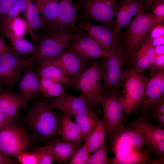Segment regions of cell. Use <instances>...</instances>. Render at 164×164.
Returning <instances> with one entry per match:
<instances>
[{
    "mask_svg": "<svg viewBox=\"0 0 164 164\" xmlns=\"http://www.w3.org/2000/svg\"><path fill=\"white\" fill-rule=\"evenodd\" d=\"M145 119L136 126L123 125L108 140L112 164H149L152 157L142 139Z\"/></svg>",
    "mask_w": 164,
    "mask_h": 164,
    "instance_id": "cell-1",
    "label": "cell"
},
{
    "mask_svg": "<svg viewBox=\"0 0 164 164\" xmlns=\"http://www.w3.org/2000/svg\"><path fill=\"white\" fill-rule=\"evenodd\" d=\"M53 109L50 99L40 100L32 104L24 116L23 122L35 138L48 140L57 133L60 119Z\"/></svg>",
    "mask_w": 164,
    "mask_h": 164,
    "instance_id": "cell-2",
    "label": "cell"
},
{
    "mask_svg": "<svg viewBox=\"0 0 164 164\" xmlns=\"http://www.w3.org/2000/svg\"><path fill=\"white\" fill-rule=\"evenodd\" d=\"M76 30H44L36 35L37 46L32 55L26 58V61L35 65L45 60L56 58L68 48Z\"/></svg>",
    "mask_w": 164,
    "mask_h": 164,
    "instance_id": "cell-3",
    "label": "cell"
},
{
    "mask_svg": "<svg viewBox=\"0 0 164 164\" xmlns=\"http://www.w3.org/2000/svg\"><path fill=\"white\" fill-rule=\"evenodd\" d=\"M99 59H94L88 62L87 69L73 80V86L81 93L79 96L94 110L99 103L104 90L101 83L103 67Z\"/></svg>",
    "mask_w": 164,
    "mask_h": 164,
    "instance_id": "cell-4",
    "label": "cell"
},
{
    "mask_svg": "<svg viewBox=\"0 0 164 164\" xmlns=\"http://www.w3.org/2000/svg\"><path fill=\"white\" fill-rule=\"evenodd\" d=\"M163 22L149 12H145L136 15L125 27L124 34L121 36L125 52L133 57L152 29Z\"/></svg>",
    "mask_w": 164,
    "mask_h": 164,
    "instance_id": "cell-5",
    "label": "cell"
},
{
    "mask_svg": "<svg viewBox=\"0 0 164 164\" xmlns=\"http://www.w3.org/2000/svg\"><path fill=\"white\" fill-rule=\"evenodd\" d=\"M35 137L14 121L0 129V150L5 155L16 158L28 151Z\"/></svg>",
    "mask_w": 164,
    "mask_h": 164,
    "instance_id": "cell-6",
    "label": "cell"
},
{
    "mask_svg": "<svg viewBox=\"0 0 164 164\" xmlns=\"http://www.w3.org/2000/svg\"><path fill=\"white\" fill-rule=\"evenodd\" d=\"M103 112L102 118L106 128L108 140L111 138L122 125L123 113L125 103L119 91H104L99 101Z\"/></svg>",
    "mask_w": 164,
    "mask_h": 164,
    "instance_id": "cell-7",
    "label": "cell"
},
{
    "mask_svg": "<svg viewBox=\"0 0 164 164\" xmlns=\"http://www.w3.org/2000/svg\"><path fill=\"white\" fill-rule=\"evenodd\" d=\"M77 26L78 29L85 31L96 41L106 53L122 56L124 54L121 37L116 34L112 28L94 24L83 18L77 24Z\"/></svg>",
    "mask_w": 164,
    "mask_h": 164,
    "instance_id": "cell-8",
    "label": "cell"
},
{
    "mask_svg": "<svg viewBox=\"0 0 164 164\" xmlns=\"http://www.w3.org/2000/svg\"><path fill=\"white\" fill-rule=\"evenodd\" d=\"M120 0H79L75 4L82 17L112 28L114 11Z\"/></svg>",
    "mask_w": 164,
    "mask_h": 164,
    "instance_id": "cell-9",
    "label": "cell"
},
{
    "mask_svg": "<svg viewBox=\"0 0 164 164\" xmlns=\"http://www.w3.org/2000/svg\"><path fill=\"white\" fill-rule=\"evenodd\" d=\"M164 98V70L150 77L147 81L142 99L136 109L132 125L137 126L145 118L150 110Z\"/></svg>",
    "mask_w": 164,
    "mask_h": 164,
    "instance_id": "cell-10",
    "label": "cell"
},
{
    "mask_svg": "<svg viewBox=\"0 0 164 164\" xmlns=\"http://www.w3.org/2000/svg\"><path fill=\"white\" fill-rule=\"evenodd\" d=\"M148 79L132 67L126 70L123 84L122 96L125 103L123 115L128 116L134 111L140 103L145 89Z\"/></svg>",
    "mask_w": 164,
    "mask_h": 164,
    "instance_id": "cell-11",
    "label": "cell"
},
{
    "mask_svg": "<svg viewBox=\"0 0 164 164\" xmlns=\"http://www.w3.org/2000/svg\"><path fill=\"white\" fill-rule=\"evenodd\" d=\"M103 67L102 80L103 91L113 90L119 91L123 84L126 70L123 67L125 62H129L123 56L112 55L101 57Z\"/></svg>",
    "mask_w": 164,
    "mask_h": 164,
    "instance_id": "cell-12",
    "label": "cell"
},
{
    "mask_svg": "<svg viewBox=\"0 0 164 164\" xmlns=\"http://www.w3.org/2000/svg\"><path fill=\"white\" fill-rule=\"evenodd\" d=\"M26 58L14 50L0 57V82L13 88L25 70Z\"/></svg>",
    "mask_w": 164,
    "mask_h": 164,
    "instance_id": "cell-13",
    "label": "cell"
},
{
    "mask_svg": "<svg viewBox=\"0 0 164 164\" xmlns=\"http://www.w3.org/2000/svg\"><path fill=\"white\" fill-rule=\"evenodd\" d=\"M69 46L87 64L92 60L112 55L104 52L85 31L78 29L74 32Z\"/></svg>",
    "mask_w": 164,
    "mask_h": 164,
    "instance_id": "cell-14",
    "label": "cell"
},
{
    "mask_svg": "<svg viewBox=\"0 0 164 164\" xmlns=\"http://www.w3.org/2000/svg\"><path fill=\"white\" fill-rule=\"evenodd\" d=\"M145 9L140 0H122L114 11L112 29L116 34L121 37L122 29L130 23L137 15L145 12Z\"/></svg>",
    "mask_w": 164,
    "mask_h": 164,
    "instance_id": "cell-15",
    "label": "cell"
},
{
    "mask_svg": "<svg viewBox=\"0 0 164 164\" xmlns=\"http://www.w3.org/2000/svg\"><path fill=\"white\" fill-rule=\"evenodd\" d=\"M50 102L52 109H59L63 114L70 117L84 113L95 114L94 110L80 96L76 97L66 94L60 97H52Z\"/></svg>",
    "mask_w": 164,
    "mask_h": 164,
    "instance_id": "cell-16",
    "label": "cell"
},
{
    "mask_svg": "<svg viewBox=\"0 0 164 164\" xmlns=\"http://www.w3.org/2000/svg\"><path fill=\"white\" fill-rule=\"evenodd\" d=\"M44 60L62 69L72 81L82 73L87 66L69 46L56 58Z\"/></svg>",
    "mask_w": 164,
    "mask_h": 164,
    "instance_id": "cell-17",
    "label": "cell"
},
{
    "mask_svg": "<svg viewBox=\"0 0 164 164\" xmlns=\"http://www.w3.org/2000/svg\"><path fill=\"white\" fill-rule=\"evenodd\" d=\"M164 128L150 123L145 119L142 136L143 144L153 158L164 157Z\"/></svg>",
    "mask_w": 164,
    "mask_h": 164,
    "instance_id": "cell-18",
    "label": "cell"
},
{
    "mask_svg": "<svg viewBox=\"0 0 164 164\" xmlns=\"http://www.w3.org/2000/svg\"><path fill=\"white\" fill-rule=\"evenodd\" d=\"M77 11L72 0H59L56 18L46 30L77 29Z\"/></svg>",
    "mask_w": 164,
    "mask_h": 164,
    "instance_id": "cell-19",
    "label": "cell"
},
{
    "mask_svg": "<svg viewBox=\"0 0 164 164\" xmlns=\"http://www.w3.org/2000/svg\"><path fill=\"white\" fill-rule=\"evenodd\" d=\"M34 65L26 60L25 70L19 84L18 93L23 98L24 108L27 107L31 99L41 93L39 78L34 70Z\"/></svg>",
    "mask_w": 164,
    "mask_h": 164,
    "instance_id": "cell-20",
    "label": "cell"
},
{
    "mask_svg": "<svg viewBox=\"0 0 164 164\" xmlns=\"http://www.w3.org/2000/svg\"><path fill=\"white\" fill-rule=\"evenodd\" d=\"M24 108L22 96L10 90L0 91V112L13 121L18 119L21 108Z\"/></svg>",
    "mask_w": 164,
    "mask_h": 164,
    "instance_id": "cell-21",
    "label": "cell"
},
{
    "mask_svg": "<svg viewBox=\"0 0 164 164\" xmlns=\"http://www.w3.org/2000/svg\"><path fill=\"white\" fill-rule=\"evenodd\" d=\"M36 64L38 66L36 73L39 79H48L68 87L73 86L72 80L60 68L44 60Z\"/></svg>",
    "mask_w": 164,
    "mask_h": 164,
    "instance_id": "cell-22",
    "label": "cell"
},
{
    "mask_svg": "<svg viewBox=\"0 0 164 164\" xmlns=\"http://www.w3.org/2000/svg\"><path fill=\"white\" fill-rule=\"evenodd\" d=\"M57 133L63 141L80 145L84 139L81 130L76 122L69 116L63 114L59 123Z\"/></svg>",
    "mask_w": 164,
    "mask_h": 164,
    "instance_id": "cell-23",
    "label": "cell"
},
{
    "mask_svg": "<svg viewBox=\"0 0 164 164\" xmlns=\"http://www.w3.org/2000/svg\"><path fill=\"white\" fill-rule=\"evenodd\" d=\"M156 56L154 47L143 41L132 57V67L138 72L144 74L154 62Z\"/></svg>",
    "mask_w": 164,
    "mask_h": 164,
    "instance_id": "cell-24",
    "label": "cell"
},
{
    "mask_svg": "<svg viewBox=\"0 0 164 164\" xmlns=\"http://www.w3.org/2000/svg\"><path fill=\"white\" fill-rule=\"evenodd\" d=\"M26 5L23 12L24 21L26 23L28 33L33 41L35 42V31L47 29L48 27L39 15L35 4L31 0H26Z\"/></svg>",
    "mask_w": 164,
    "mask_h": 164,
    "instance_id": "cell-25",
    "label": "cell"
},
{
    "mask_svg": "<svg viewBox=\"0 0 164 164\" xmlns=\"http://www.w3.org/2000/svg\"><path fill=\"white\" fill-rule=\"evenodd\" d=\"M0 34L11 43L13 50L17 53L22 55L32 53L36 46L22 36L16 34L11 29L0 27Z\"/></svg>",
    "mask_w": 164,
    "mask_h": 164,
    "instance_id": "cell-26",
    "label": "cell"
},
{
    "mask_svg": "<svg viewBox=\"0 0 164 164\" xmlns=\"http://www.w3.org/2000/svg\"><path fill=\"white\" fill-rule=\"evenodd\" d=\"M80 145L58 140L53 142L52 150L55 161L60 163H67Z\"/></svg>",
    "mask_w": 164,
    "mask_h": 164,
    "instance_id": "cell-27",
    "label": "cell"
},
{
    "mask_svg": "<svg viewBox=\"0 0 164 164\" xmlns=\"http://www.w3.org/2000/svg\"><path fill=\"white\" fill-rule=\"evenodd\" d=\"M106 136V126L102 118L84 139L91 153L99 147Z\"/></svg>",
    "mask_w": 164,
    "mask_h": 164,
    "instance_id": "cell-28",
    "label": "cell"
},
{
    "mask_svg": "<svg viewBox=\"0 0 164 164\" xmlns=\"http://www.w3.org/2000/svg\"><path fill=\"white\" fill-rule=\"evenodd\" d=\"M40 91L46 98L60 97L67 93L66 87L62 84L44 78L39 80Z\"/></svg>",
    "mask_w": 164,
    "mask_h": 164,
    "instance_id": "cell-29",
    "label": "cell"
},
{
    "mask_svg": "<svg viewBox=\"0 0 164 164\" xmlns=\"http://www.w3.org/2000/svg\"><path fill=\"white\" fill-rule=\"evenodd\" d=\"M74 118L76 123L81 130L84 139L100 120L96 114H82L77 115Z\"/></svg>",
    "mask_w": 164,
    "mask_h": 164,
    "instance_id": "cell-30",
    "label": "cell"
},
{
    "mask_svg": "<svg viewBox=\"0 0 164 164\" xmlns=\"http://www.w3.org/2000/svg\"><path fill=\"white\" fill-rule=\"evenodd\" d=\"M59 2V0H46L40 9L39 13L48 27L56 18Z\"/></svg>",
    "mask_w": 164,
    "mask_h": 164,
    "instance_id": "cell-31",
    "label": "cell"
},
{
    "mask_svg": "<svg viewBox=\"0 0 164 164\" xmlns=\"http://www.w3.org/2000/svg\"><path fill=\"white\" fill-rule=\"evenodd\" d=\"M91 154L88 164H112V158L108 155V148L105 139L99 147Z\"/></svg>",
    "mask_w": 164,
    "mask_h": 164,
    "instance_id": "cell-32",
    "label": "cell"
},
{
    "mask_svg": "<svg viewBox=\"0 0 164 164\" xmlns=\"http://www.w3.org/2000/svg\"><path fill=\"white\" fill-rule=\"evenodd\" d=\"M26 5V0H17L10 10L0 19V27L9 26L14 19L18 17L21 12H24Z\"/></svg>",
    "mask_w": 164,
    "mask_h": 164,
    "instance_id": "cell-33",
    "label": "cell"
},
{
    "mask_svg": "<svg viewBox=\"0 0 164 164\" xmlns=\"http://www.w3.org/2000/svg\"><path fill=\"white\" fill-rule=\"evenodd\" d=\"M87 142H84L76 149L68 164H86L91 155Z\"/></svg>",
    "mask_w": 164,
    "mask_h": 164,
    "instance_id": "cell-34",
    "label": "cell"
},
{
    "mask_svg": "<svg viewBox=\"0 0 164 164\" xmlns=\"http://www.w3.org/2000/svg\"><path fill=\"white\" fill-rule=\"evenodd\" d=\"M149 120L152 119L157 125L164 128V98L161 100L149 111L147 116Z\"/></svg>",
    "mask_w": 164,
    "mask_h": 164,
    "instance_id": "cell-35",
    "label": "cell"
},
{
    "mask_svg": "<svg viewBox=\"0 0 164 164\" xmlns=\"http://www.w3.org/2000/svg\"><path fill=\"white\" fill-rule=\"evenodd\" d=\"M53 143L46 145L36 147L32 151L38 155L39 164H52L55 161L52 147Z\"/></svg>",
    "mask_w": 164,
    "mask_h": 164,
    "instance_id": "cell-36",
    "label": "cell"
},
{
    "mask_svg": "<svg viewBox=\"0 0 164 164\" xmlns=\"http://www.w3.org/2000/svg\"><path fill=\"white\" fill-rule=\"evenodd\" d=\"M16 159L22 164H39L38 157L32 151L24 152L20 154Z\"/></svg>",
    "mask_w": 164,
    "mask_h": 164,
    "instance_id": "cell-37",
    "label": "cell"
},
{
    "mask_svg": "<svg viewBox=\"0 0 164 164\" xmlns=\"http://www.w3.org/2000/svg\"><path fill=\"white\" fill-rule=\"evenodd\" d=\"M150 77L164 70V54L156 56L155 59L149 67Z\"/></svg>",
    "mask_w": 164,
    "mask_h": 164,
    "instance_id": "cell-38",
    "label": "cell"
},
{
    "mask_svg": "<svg viewBox=\"0 0 164 164\" xmlns=\"http://www.w3.org/2000/svg\"><path fill=\"white\" fill-rule=\"evenodd\" d=\"M152 13L156 18L164 20V0H159L155 2L151 7Z\"/></svg>",
    "mask_w": 164,
    "mask_h": 164,
    "instance_id": "cell-39",
    "label": "cell"
},
{
    "mask_svg": "<svg viewBox=\"0 0 164 164\" xmlns=\"http://www.w3.org/2000/svg\"><path fill=\"white\" fill-rule=\"evenodd\" d=\"M17 0H0V19L12 9Z\"/></svg>",
    "mask_w": 164,
    "mask_h": 164,
    "instance_id": "cell-40",
    "label": "cell"
},
{
    "mask_svg": "<svg viewBox=\"0 0 164 164\" xmlns=\"http://www.w3.org/2000/svg\"><path fill=\"white\" fill-rule=\"evenodd\" d=\"M164 36V26L162 23L155 26L145 38L154 39Z\"/></svg>",
    "mask_w": 164,
    "mask_h": 164,
    "instance_id": "cell-41",
    "label": "cell"
},
{
    "mask_svg": "<svg viewBox=\"0 0 164 164\" xmlns=\"http://www.w3.org/2000/svg\"><path fill=\"white\" fill-rule=\"evenodd\" d=\"M13 50L12 48L5 43L4 40V37L0 34V57L3 54Z\"/></svg>",
    "mask_w": 164,
    "mask_h": 164,
    "instance_id": "cell-42",
    "label": "cell"
},
{
    "mask_svg": "<svg viewBox=\"0 0 164 164\" xmlns=\"http://www.w3.org/2000/svg\"><path fill=\"white\" fill-rule=\"evenodd\" d=\"M143 41L155 47L159 45H164V36L154 39L145 38Z\"/></svg>",
    "mask_w": 164,
    "mask_h": 164,
    "instance_id": "cell-43",
    "label": "cell"
},
{
    "mask_svg": "<svg viewBox=\"0 0 164 164\" xmlns=\"http://www.w3.org/2000/svg\"><path fill=\"white\" fill-rule=\"evenodd\" d=\"M17 162L11 157L3 153L0 150V164H15Z\"/></svg>",
    "mask_w": 164,
    "mask_h": 164,
    "instance_id": "cell-44",
    "label": "cell"
},
{
    "mask_svg": "<svg viewBox=\"0 0 164 164\" xmlns=\"http://www.w3.org/2000/svg\"><path fill=\"white\" fill-rule=\"evenodd\" d=\"M12 121H13L0 112V129Z\"/></svg>",
    "mask_w": 164,
    "mask_h": 164,
    "instance_id": "cell-45",
    "label": "cell"
},
{
    "mask_svg": "<svg viewBox=\"0 0 164 164\" xmlns=\"http://www.w3.org/2000/svg\"><path fill=\"white\" fill-rule=\"evenodd\" d=\"M144 6L148 9H150L152 6L156 2L159 0H140Z\"/></svg>",
    "mask_w": 164,
    "mask_h": 164,
    "instance_id": "cell-46",
    "label": "cell"
},
{
    "mask_svg": "<svg viewBox=\"0 0 164 164\" xmlns=\"http://www.w3.org/2000/svg\"><path fill=\"white\" fill-rule=\"evenodd\" d=\"M156 56L164 54V45L154 47Z\"/></svg>",
    "mask_w": 164,
    "mask_h": 164,
    "instance_id": "cell-47",
    "label": "cell"
},
{
    "mask_svg": "<svg viewBox=\"0 0 164 164\" xmlns=\"http://www.w3.org/2000/svg\"><path fill=\"white\" fill-rule=\"evenodd\" d=\"M46 0H35V4L39 13V10L42 5Z\"/></svg>",
    "mask_w": 164,
    "mask_h": 164,
    "instance_id": "cell-48",
    "label": "cell"
}]
</instances>
